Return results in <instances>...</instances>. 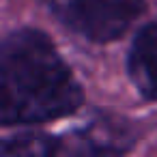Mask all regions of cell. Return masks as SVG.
<instances>
[{
    "label": "cell",
    "mask_w": 157,
    "mask_h": 157,
    "mask_svg": "<svg viewBox=\"0 0 157 157\" xmlns=\"http://www.w3.org/2000/svg\"><path fill=\"white\" fill-rule=\"evenodd\" d=\"M43 9L73 35L97 43H114L146 13V0H39Z\"/></svg>",
    "instance_id": "2"
},
{
    "label": "cell",
    "mask_w": 157,
    "mask_h": 157,
    "mask_svg": "<svg viewBox=\"0 0 157 157\" xmlns=\"http://www.w3.org/2000/svg\"><path fill=\"white\" fill-rule=\"evenodd\" d=\"M125 71L136 93L151 103H157V20L142 24L127 50Z\"/></svg>",
    "instance_id": "4"
},
{
    "label": "cell",
    "mask_w": 157,
    "mask_h": 157,
    "mask_svg": "<svg viewBox=\"0 0 157 157\" xmlns=\"http://www.w3.org/2000/svg\"><path fill=\"white\" fill-rule=\"evenodd\" d=\"M0 153L5 157H56L65 155V140L45 131H22L5 138Z\"/></svg>",
    "instance_id": "5"
},
{
    "label": "cell",
    "mask_w": 157,
    "mask_h": 157,
    "mask_svg": "<svg viewBox=\"0 0 157 157\" xmlns=\"http://www.w3.org/2000/svg\"><path fill=\"white\" fill-rule=\"evenodd\" d=\"M63 140L65 155H123L136 146L138 129L131 121L103 112Z\"/></svg>",
    "instance_id": "3"
},
{
    "label": "cell",
    "mask_w": 157,
    "mask_h": 157,
    "mask_svg": "<svg viewBox=\"0 0 157 157\" xmlns=\"http://www.w3.org/2000/svg\"><path fill=\"white\" fill-rule=\"evenodd\" d=\"M84 105V88L52 37L20 26L0 45V125L39 127L73 116Z\"/></svg>",
    "instance_id": "1"
}]
</instances>
